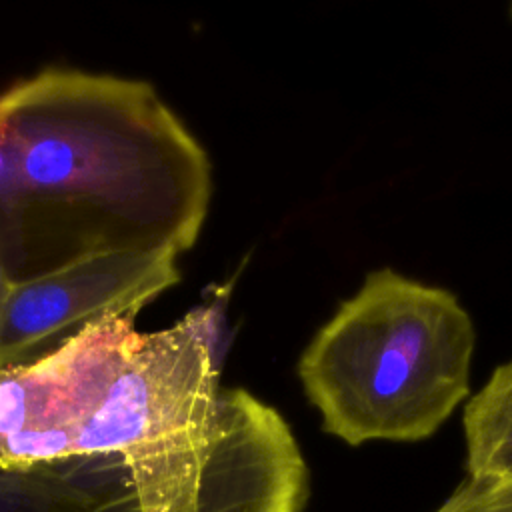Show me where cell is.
Listing matches in <instances>:
<instances>
[{
    "mask_svg": "<svg viewBox=\"0 0 512 512\" xmlns=\"http://www.w3.org/2000/svg\"><path fill=\"white\" fill-rule=\"evenodd\" d=\"M204 148L144 80L46 68L0 94V260L10 286L82 260L194 246Z\"/></svg>",
    "mask_w": 512,
    "mask_h": 512,
    "instance_id": "6da1fadb",
    "label": "cell"
},
{
    "mask_svg": "<svg viewBox=\"0 0 512 512\" xmlns=\"http://www.w3.org/2000/svg\"><path fill=\"white\" fill-rule=\"evenodd\" d=\"M474 326L454 294L374 270L300 356L322 428L350 446L432 436L470 392Z\"/></svg>",
    "mask_w": 512,
    "mask_h": 512,
    "instance_id": "7a4b0ae2",
    "label": "cell"
},
{
    "mask_svg": "<svg viewBox=\"0 0 512 512\" xmlns=\"http://www.w3.org/2000/svg\"><path fill=\"white\" fill-rule=\"evenodd\" d=\"M176 258L106 254L12 286L0 318V370L42 360L96 324L136 318L180 280Z\"/></svg>",
    "mask_w": 512,
    "mask_h": 512,
    "instance_id": "3957f363",
    "label": "cell"
},
{
    "mask_svg": "<svg viewBox=\"0 0 512 512\" xmlns=\"http://www.w3.org/2000/svg\"><path fill=\"white\" fill-rule=\"evenodd\" d=\"M0 512H140L118 456H82L0 470Z\"/></svg>",
    "mask_w": 512,
    "mask_h": 512,
    "instance_id": "277c9868",
    "label": "cell"
},
{
    "mask_svg": "<svg viewBox=\"0 0 512 512\" xmlns=\"http://www.w3.org/2000/svg\"><path fill=\"white\" fill-rule=\"evenodd\" d=\"M464 434L468 474L512 482V360L468 400Z\"/></svg>",
    "mask_w": 512,
    "mask_h": 512,
    "instance_id": "5b68a950",
    "label": "cell"
},
{
    "mask_svg": "<svg viewBox=\"0 0 512 512\" xmlns=\"http://www.w3.org/2000/svg\"><path fill=\"white\" fill-rule=\"evenodd\" d=\"M434 512H512V482L468 474Z\"/></svg>",
    "mask_w": 512,
    "mask_h": 512,
    "instance_id": "8992f818",
    "label": "cell"
},
{
    "mask_svg": "<svg viewBox=\"0 0 512 512\" xmlns=\"http://www.w3.org/2000/svg\"><path fill=\"white\" fill-rule=\"evenodd\" d=\"M10 282L6 280V274H4V268H2V260H0V318H2V312H4V304H6V298H8V292H10Z\"/></svg>",
    "mask_w": 512,
    "mask_h": 512,
    "instance_id": "52a82bcc",
    "label": "cell"
}]
</instances>
